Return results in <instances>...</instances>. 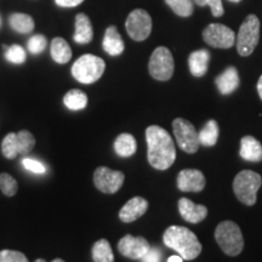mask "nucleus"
Returning a JSON list of instances; mask_svg holds the SVG:
<instances>
[{"label": "nucleus", "mask_w": 262, "mask_h": 262, "mask_svg": "<svg viewBox=\"0 0 262 262\" xmlns=\"http://www.w3.org/2000/svg\"><path fill=\"white\" fill-rule=\"evenodd\" d=\"M147 210H148V202L142 196H134L120 209L119 219L125 224H130L145 215Z\"/></svg>", "instance_id": "obj_16"}, {"label": "nucleus", "mask_w": 262, "mask_h": 262, "mask_svg": "<svg viewBox=\"0 0 262 262\" xmlns=\"http://www.w3.org/2000/svg\"><path fill=\"white\" fill-rule=\"evenodd\" d=\"M106 70V63L101 57L95 55H83L74 62L72 75L81 84H93L102 77Z\"/></svg>", "instance_id": "obj_5"}, {"label": "nucleus", "mask_w": 262, "mask_h": 262, "mask_svg": "<svg viewBox=\"0 0 262 262\" xmlns=\"http://www.w3.org/2000/svg\"><path fill=\"white\" fill-rule=\"evenodd\" d=\"M84 0H55V3L61 8H74L80 5Z\"/></svg>", "instance_id": "obj_36"}, {"label": "nucleus", "mask_w": 262, "mask_h": 262, "mask_svg": "<svg viewBox=\"0 0 262 262\" xmlns=\"http://www.w3.org/2000/svg\"><path fill=\"white\" fill-rule=\"evenodd\" d=\"M168 262H183V258L180 255H173V256L169 257Z\"/></svg>", "instance_id": "obj_37"}, {"label": "nucleus", "mask_w": 262, "mask_h": 262, "mask_svg": "<svg viewBox=\"0 0 262 262\" xmlns=\"http://www.w3.org/2000/svg\"><path fill=\"white\" fill-rule=\"evenodd\" d=\"M172 130L176 142L183 152L193 155L199 149V136L194 125L183 118H176L172 122Z\"/></svg>", "instance_id": "obj_9"}, {"label": "nucleus", "mask_w": 262, "mask_h": 262, "mask_svg": "<svg viewBox=\"0 0 262 262\" xmlns=\"http://www.w3.org/2000/svg\"><path fill=\"white\" fill-rule=\"evenodd\" d=\"M51 57L56 63L64 64L70 62L72 58V50L70 44L64 40L63 38H55L52 39L51 47H50Z\"/></svg>", "instance_id": "obj_22"}, {"label": "nucleus", "mask_w": 262, "mask_h": 262, "mask_svg": "<svg viewBox=\"0 0 262 262\" xmlns=\"http://www.w3.org/2000/svg\"><path fill=\"white\" fill-rule=\"evenodd\" d=\"M229 2H232V3H239V2H241V0H229Z\"/></svg>", "instance_id": "obj_41"}, {"label": "nucleus", "mask_w": 262, "mask_h": 262, "mask_svg": "<svg viewBox=\"0 0 262 262\" xmlns=\"http://www.w3.org/2000/svg\"><path fill=\"white\" fill-rule=\"evenodd\" d=\"M114 150L117 156L122 158H129L134 156L137 150V143L135 137L131 134H122L114 141Z\"/></svg>", "instance_id": "obj_23"}, {"label": "nucleus", "mask_w": 262, "mask_h": 262, "mask_svg": "<svg viewBox=\"0 0 262 262\" xmlns=\"http://www.w3.org/2000/svg\"><path fill=\"white\" fill-rule=\"evenodd\" d=\"M163 242L183 260H194L202 253V244L191 229L182 226H170L163 234Z\"/></svg>", "instance_id": "obj_2"}, {"label": "nucleus", "mask_w": 262, "mask_h": 262, "mask_svg": "<svg viewBox=\"0 0 262 262\" xmlns=\"http://www.w3.org/2000/svg\"><path fill=\"white\" fill-rule=\"evenodd\" d=\"M35 146V139L32 133L21 130L19 133H10L2 142V153L6 159H15L18 155L27 156Z\"/></svg>", "instance_id": "obj_7"}, {"label": "nucleus", "mask_w": 262, "mask_h": 262, "mask_svg": "<svg viewBox=\"0 0 262 262\" xmlns=\"http://www.w3.org/2000/svg\"><path fill=\"white\" fill-rule=\"evenodd\" d=\"M219 134H220V129H219L217 122L214 119L208 120L203 129L198 133L199 143L204 147H214L217 142Z\"/></svg>", "instance_id": "obj_24"}, {"label": "nucleus", "mask_w": 262, "mask_h": 262, "mask_svg": "<svg viewBox=\"0 0 262 262\" xmlns=\"http://www.w3.org/2000/svg\"><path fill=\"white\" fill-rule=\"evenodd\" d=\"M146 141L150 166L157 170H168L176 159L175 143L168 131L158 125H150L146 130Z\"/></svg>", "instance_id": "obj_1"}, {"label": "nucleus", "mask_w": 262, "mask_h": 262, "mask_svg": "<svg viewBox=\"0 0 262 262\" xmlns=\"http://www.w3.org/2000/svg\"><path fill=\"white\" fill-rule=\"evenodd\" d=\"M176 183L181 192H202L205 187V176L201 170L185 169L179 172Z\"/></svg>", "instance_id": "obj_14"}, {"label": "nucleus", "mask_w": 262, "mask_h": 262, "mask_svg": "<svg viewBox=\"0 0 262 262\" xmlns=\"http://www.w3.org/2000/svg\"><path fill=\"white\" fill-rule=\"evenodd\" d=\"M239 83H241V80H239L238 71L233 66H229V67L226 68L215 79L216 86H217L219 91L222 95H229L234 93L238 89Z\"/></svg>", "instance_id": "obj_17"}, {"label": "nucleus", "mask_w": 262, "mask_h": 262, "mask_svg": "<svg viewBox=\"0 0 262 262\" xmlns=\"http://www.w3.org/2000/svg\"><path fill=\"white\" fill-rule=\"evenodd\" d=\"M179 211L181 217L189 224H199V222L204 221L205 217L208 216V209L206 206L195 204L191 199L181 198L178 203Z\"/></svg>", "instance_id": "obj_15"}, {"label": "nucleus", "mask_w": 262, "mask_h": 262, "mask_svg": "<svg viewBox=\"0 0 262 262\" xmlns=\"http://www.w3.org/2000/svg\"><path fill=\"white\" fill-rule=\"evenodd\" d=\"M219 247L228 256H238L243 251L244 238L239 226L233 221H222L215 229Z\"/></svg>", "instance_id": "obj_3"}, {"label": "nucleus", "mask_w": 262, "mask_h": 262, "mask_svg": "<svg viewBox=\"0 0 262 262\" xmlns=\"http://www.w3.org/2000/svg\"><path fill=\"white\" fill-rule=\"evenodd\" d=\"M103 50L107 52L110 56H119L123 54L125 45H124L122 35L119 34L116 26H110L106 29L103 38Z\"/></svg>", "instance_id": "obj_18"}, {"label": "nucleus", "mask_w": 262, "mask_h": 262, "mask_svg": "<svg viewBox=\"0 0 262 262\" xmlns=\"http://www.w3.org/2000/svg\"><path fill=\"white\" fill-rule=\"evenodd\" d=\"M47 44H48L47 38L41 34H37V35H33V37L29 39L27 42V48L31 54L38 55V54H41V52L45 50Z\"/></svg>", "instance_id": "obj_31"}, {"label": "nucleus", "mask_w": 262, "mask_h": 262, "mask_svg": "<svg viewBox=\"0 0 262 262\" xmlns=\"http://www.w3.org/2000/svg\"><path fill=\"white\" fill-rule=\"evenodd\" d=\"M93 260L94 262H114V255L107 239H100L93 245Z\"/></svg>", "instance_id": "obj_27"}, {"label": "nucleus", "mask_w": 262, "mask_h": 262, "mask_svg": "<svg viewBox=\"0 0 262 262\" xmlns=\"http://www.w3.org/2000/svg\"><path fill=\"white\" fill-rule=\"evenodd\" d=\"M160 258H162V253H160L159 249L149 248V250L141 260L142 262H160Z\"/></svg>", "instance_id": "obj_35"}, {"label": "nucleus", "mask_w": 262, "mask_h": 262, "mask_svg": "<svg viewBox=\"0 0 262 262\" xmlns=\"http://www.w3.org/2000/svg\"><path fill=\"white\" fill-rule=\"evenodd\" d=\"M9 24L15 32L21 34H28L34 29V19L27 14H19V12L12 14L9 17Z\"/></svg>", "instance_id": "obj_25"}, {"label": "nucleus", "mask_w": 262, "mask_h": 262, "mask_svg": "<svg viewBox=\"0 0 262 262\" xmlns=\"http://www.w3.org/2000/svg\"><path fill=\"white\" fill-rule=\"evenodd\" d=\"M149 248L150 245L146 238L134 237L130 234L124 235L118 243L119 253L131 260H141L149 250Z\"/></svg>", "instance_id": "obj_13"}, {"label": "nucleus", "mask_w": 262, "mask_h": 262, "mask_svg": "<svg viewBox=\"0 0 262 262\" xmlns=\"http://www.w3.org/2000/svg\"><path fill=\"white\" fill-rule=\"evenodd\" d=\"M127 34L135 41H143L152 32V18L143 9H135L130 12L125 22Z\"/></svg>", "instance_id": "obj_10"}, {"label": "nucleus", "mask_w": 262, "mask_h": 262, "mask_svg": "<svg viewBox=\"0 0 262 262\" xmlns=\"http://www.w3.org/2000/svg\"><path fill=\"white\" fill-rule=\"evenodd\" d=\"M0 262H29L25 254L16 250L0 251Z\"/></svg>", "instance_id": "obj_33"}, {"label": "nucleus", "mask_w": 262, "mask_h": 262, "mask_svg": "<svg viewBox=\"0 0 262 262\" xmlns=\"http://www.w3.org/2000/svg\"><path fill=\"white\" fill-rule=\"evenodd\" d=\"M239 155L247 162L260 163L262 160V145L254 136L242 137Z\"/></svg>", "instance_id": "obj_19"}, {"label": "nucleus", "mask_w": 262, "mask_h": 262, "mask_svg": "<svg viewBox=\"0 0 262 262\" xmlns=\"http://www.w3.org/2000/svg\"><path fill=\"white\" fill-rule=\"evenodd\" d=\"M262 186L260 173L253 170H243L233 180V191L238 201L244 205L253 206L257 201V191Z\"/></svg>", "instance_id": "obj_4"}, {"label": "nucleus", "mask_w": 262, "mask_h": 262, "mask_svg": "<svg viewBox=\"0 0 262 262\" xmlns=\"http://www.w3.org/2000/svg\"><path fill=\"white\" fill-rule=\"evenodd\" d=\"M63 103L68 110L81 111L88 106V96L79 89H72L64 95Z\"/></svg>", "instance_id": "obj_26"}, {"label": "nucleus", "mask_w": 262, "mask_h": 262, "mask_svg": "<svg viewBox=\"0 0 262 262\" xmlns=\"http://www.w3.org/2000/svg\"><path fill=\"white\" fill-rule=\"evenodd\" d=\"M257 93H258V96H260V98L262 100V75L257 81Z\"/></svg>", "instance_id": "obj_38"}, {"label": "nucleus", "mask_w": 262, "mask_h": 262, "mask_svg": "<svg viewBox=\"0 0 262 262\" xmlns=\"http://www.w3.org/2000/svg\"><path fill=\"white\" fill-rule=\"evenodd\" d=\"M209 61H210V52L208 50L201 49V50L193 51L188 57V67L193 77H204L208 72Z\"/></svg>", "instance_id": "obj_20"}, {"label": "nucleus", "mask_w": 262, "mask_h": 262, "mask_svg": "<svg viewBox=\"0 0 262 262\" xmlns=\"http://www.w3.org/2000/svg\"><path fill=\"white\" fill-rule=\"evenodd\" d=\"M175 63L171 51L165 47H159L153 51L149 58L148 71L150 77L156 80L166 81L172 77Z\"/></svg>", "instance_id": "obj_8"}, {"label": "nucleus", "mask_w": 262, "mask_h": 262, "mask_svg": "<svg viewBox=\"0 0 262 262\" xmlns=\"http://www.w3.org/2000/svg\"><path fill=\"white\" fill-rule=\"evenodd\" d=\"M51 262H64V261L61 260V258H55V260L51 261Z\"/></svg>", "instance_id": "obj_39"}, {"label": "nucleus", "mask_w": 262, "mask_h": 262, "mask_svg": "<svg viewBox=\"0 0 262 262\" xmlns=\"http://www.w3.org/2000/svg\"><path fill=\"white\" fill-rule=\"evenodd\" d=\"M165 3L176 15L181 17H188L193 14L192 0H165Z\"/></svg>", "instance_id": "obj_28"}, {"label": "nucleus", "mask_w": 262, "mask_h": 262, "mask_svg": "<svg viewBox=\"0 0 262 262\" xmlns=\"http://www.w3.org/2000/svg\"><path fill=\"white\" fill-rule=\"evenodd\" d=\"M35 262H47V261L42 260V258H38V260H35Z\"/></svg>", "instance_id": "obj_40"}, {"label": "nucleus", "mask_w": 262, "mask_h": 262, "mask_svg": "<svg viewBox=\"0 0 262 262\" xmlns=\"http://www.w3.org/2000/svg\"><path fill=\"white\" fill-rule=\"evenodd\" d=\"M258 39H260V21L257 16L249 15L239 27L238 35L235 38L238 54L243 57L253 54L258 44Z\"/></svg>", "instance_id": "obj_6"}, {"label": "nucleus", "mask_w": 262, "mask_h": 262, "mask_svg": "<svg viewBox=\"0 0 262 262\" xmlns=\"http://www.w3.org/2000/svg\"><path fill=\"white\" fill-rule=\"evenodd\" d=\"M125 175L122 171L100 166L94 172V183L98 191L106 194H114L122 188Z\"/></svg>", "instance_id": "obj_11"}, {"label": "nucleus", "mask_w": 262, "mask_h": 262, "mask_svg": "<svg viewBox=\"0 0 262 262\" xmlns=\"http://www.w3.org/2000/svg\"><path fill=\"white\" fill-rule=\"evenodd\" d=\"M194 3L198 6L209 5L211 9V14L215 17H221L225 14L224 5H222L221 0H194Z\"/></svg>", "instance_id": "obj_32"}, {"label": "nucleus", "mask_w": 262, "mask_h": 262, "mask_svg": "<svg viewBox=\"0 0 262 262\" xmlns=\"http://www.w3.org/2000/svg\"><path fill=\"white\" fill-rule=\"evenodd\" d=\"M94 38V29L90 18L85 14H78L75 16V32L74 41L78 44H89Z\"/></svg>", "instance_id": "obj_21"}, {"label": "nucleus", "mask_w": 262, "mask_h": 262, "mask_svg": "<svg viewBox=\"0 0 262 262\" xmlns=\"http://www.w3.org/2000/svg\"><path fill=\"white\" fill-rule=\"evenodd\" d=\"M0 189L6 196H14L18 191V183L9 173H0Z\"/></svg>", "instance_id": "obj_29"}, {"label": "nucleus", "mask_w": 262, "mask_h": 262, "mask_svg": "<svg viewBox=\"0 0 262 262\" xmlns=\"http://www.w3.org/2000/svg\"><path fill=\"white\" fill-rule=\"evenodd\" d=\"M5 58L11 63L22 64L25 63L26 58H27V54H26L25 49L19 47V45H11V47L6 49Z\"/></svg>", "instance_id": "obj_30"}, {"label": "nucleus", "mask_w": 262, "mask_h": 262, "mask_svg": "<svg viewBox=\"0 0 262 262\" xmlns=\"http://www.w3.org/2000/svg\"><path fill=\"white\" fill-rule=\"evenodd\" d=\"M203 39L208 45L216 49H229L235 44L233 29L221 24H211L203 31Z\"/></svg>", "instance_id": "obj_12"}, {"label": "nucleus", "mask_w": 262, "mask_h": 262, "mask_svg": "<svg viewBox=\"0 0 262 262\" xmlns=\"http://www.w3.org/2000/svg\"><path fill=\"white\" fill-rule=\"evenodd\" d=\"M22 165L25 166L26 169L29 170V171L34 172V173H44L47 171V168L40 162L35 159H31V158H25L22 160Z\"/></svg>", "instance_id": "obj_34"}]
</instances>
